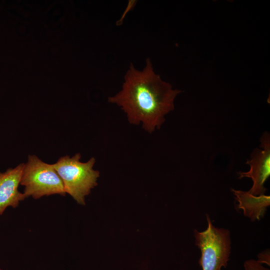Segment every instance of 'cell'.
I'll return each mask as SVG.
<instances>
[{"label":"cell","instance_id":"cell-7","mask_svg":"<svg viewBox=\"0 0 270 270\" xmlns=\"http://www.w3.org/2000/svg\"><path fill=\"white\" fill-rule=\"evenodd\" d=\"M238 202V208L243 210L246 216L252 221L262 218L270 204V196L264 194L255 196L248 192L232 189Z\"/></svg>","mask_w":270,"mask_h":270},{"label":"cell","instance_id":"cell-8","mask_svg":"<svg viewBox=\"0 0 270 270\" xmlns=\"http://www.w3.org/2000/svg\"><path fill=\"white\" fill-rule=\"evenodd\" d=\"M245 270H269L263 266L258 260H246L244 263Z\"/></svg>","mask_w":270,"mask_h":270},{"label":"cell","instance_id":"cell-6","mask_svg":"<svg viewBox=\"0 0 270 270\" xmlns=\"http://www.w3.org/2000/svg\"><path fill=\"white\" fill-rule=\"evenodd\" d=\"M24 163L0 172V216L8 207L16 208L26 198L18 190Z\"/></svg>","mask_w":270,"mask_h":270},{"label":"cell","instance_id":"cell-4","mask_svg":"<svg viewBox=\"0 0 270 270\" xmlns=\"http://www.w3.org/2000/svg\"><path fill=\"white\" fill-rule=\"evenodd\" d=\"M208 227L202 232L194 230L196 245L201 252L200 264L202 270H222L226 267L230 252V232L215 227L208 215Z\"/></svg>","mask_w":270,"mask_h":270},{"label":"cell","instance_id":"cell-3","mask_svg":"<svg viewBox=\"0 0 270 270\" xmlns=\"http://www.w3.org/2000/svg\"><path fill=\"white\" fill-rule=\"evenodd\" d=\"M20 185L26 197L38 200L44 196L66 193L61 178L53 164H47L36 155H28L22 172Z\"/></svg>","mask_w":270,"mask_h":270},{"label":"cell","instance_id":"cell-1","mask_svg":"<svg viewBox=\"0 0 270 270\" xmlns=\"http://www.w3.org/2000/svg\"><path fill=\"white\" fill-rule=\"evenodd\" d=\"M180 92L156 73L148 58L142 70L130 63L122 90L109 97L108 102L120 107L130 124L142 122L143 128L152 134L160 128L165 116L174 110V100Z\"/></svg>","mask_w":270,"mask_h":270},{"label":"cell","instance_id":"cell-5","mask_svg":"<svg viewBox=\"0 0 270 270\" xmlns=\"http://www.w3.org/2000/svg\"><path fill=\"white\" fill-rule=\"evenodd\" d=\"M260 147L254 149L250 155V159L246 164L250 166V170L246 172H239L238 178L246 177L251 178L253 184L248 192L250 194L258 196L264 194L266 188L264 186L266 180L270 176V136L265 132L260 138Z\"/></svg>","mask_w":270,"mask_h":270},{"label":"cell","instance_id":"cell-2","mask_svg":"<svg viewBox=\"0 0 270 270\" xmlns=\"http://www.w3.org/2000/svg\"><path fill=\"white\" fill-rule=\"evenodd\" d=\"M81 155L76 154L72 157L65 156L53 164L61 178L66 194L70 195L78 204H85V197L97 185L100 172L93 169L94 158L88 162L80 161Z\"/></svg>","mask_w":270,"mask_h":270}]
</instances>
